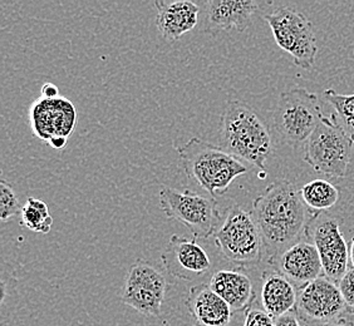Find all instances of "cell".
Listing matches in <instances>:
<instances>
[{
	"label": "cell",
	"instance_id": "obj_1",
	"mask_svg": "<svg viewBox=\"0 0 354 326\" xmlns=\"http://www.w3.org/2000/svg\"><path fill=\"white\" fill-rule=\"evenodd\" d=\"M308 207L300 191L288 180H278L254 200L252 213L259 229L268 262L306 238Z\"/></svg>",
	"mask_w": 354,
	"mask_h": 326
},
{
	"label": "cell",
	"instance_id": "obj_2",
	"mask_svg": "<svg viewBox=\"0 0 354 326\" xmlns=\"http://www.w3.org/2000/svg\"><path fill=\"white\" fill-rule=\"evenodd\" d=\"M220 132L225 150L266 172L274 143L266 123L254 109L239 101H230L221 115Z\"/></svg>",
	"mask_w": 354,
	"mask_h": 326
},
{
	"label": "cell",
	"instance_id": "obj_3",
	"mask_svg": "<svg viewBox=\"0 0 354 326\" xmlns=\"http://www.w3.org/2000/svg\"><path fill=\"white\" fill-rule=\"evenodd\" d=\"M177 153L187 177L214 198L225 195L235 178L248 172V167L230 152L198 137L178 147Z\"/></svg>",
	"mask_w": 354,
	"mask_h": 326
},
{
	"label": "cell",
	"instance_id": "obj_4",
	"mask_svg": "<svg viewBox=\"0 0 354 326\" xmlns=\"http://www.w3.org/2000/svg\"><path fill=\"white\" fill-rule=\"evenodd\" d=\"M323 116L317 95L307 89L293 88L280 93L272 126L283 142L299 148L306 146Z\"/></svg>",
	"mask_w": 354,
	"mask_h": 326
},
{
	"label": "cell",
	"instance_id": "obj_5",
	"mask_svg": "<svg viewBox=\"0 0 354 326\" xmlns=\"http://www.w3.org/2000/svg\"><path fill=\"white\" fill-rule=\"evenodd\" d=\"M218 251L232 264L239 266L259 265L264 256V244L252 213L232 204L214 233Z\"/></svg>",
	"mask_w": 354,
	"mask_h": 326
},
{
	"label": "cell",
	"instance_id": "obj_6",
	"mask_svg": "<svg viewBox=\"0 0 354 326\" xmlns=\"http://www.w3.org/2000/svg\"><path fill=\"white\" fill-rule=\"evenodd\" d=\"M353 143L335 113L323 116L304 146V161L319 173L343 178L347 175Z\"/></svg>",
	"mask_w": 354,
	"mask_h": 326
},
{
	"label": "cell",
	"instance_id": "obj_7",
	"mask_svg": "<svg viewBox=\"0 0 354 326\" xmlns=\"http://www.w3.org/2000/svg\"><path fill=\"white\" fill-rule=\"evenodd\" d=\"M158 196L166 218L185 224L195 238L206 240L214 236L221 218L215 198L165 186L160 189Z\"/></svg>",
	"mask_w": 354,
	"mask_h": 326
},
{
	"label": "cell",
	"instance_id": "obj_8",
	"mask_svg": "<svg viewBox=\"0 0 354 326\" xmlns=\"http://www.w3.org/2000/svg\"><path fill=\"white\" fill-rule=\"evenodd\" d=\"M266 21L272 29L274 39L280 49L292 55L299 68H313L318 47L312 21L307 15L290 7H280L266 14Z\"/></svg>",
	"mask_w": 354,
	"mask_h": 326
},
{
	"label": "cell",
	"instance_id": "obj_9",
	"mask_svg": "<svg viewBox=\"0 0 354 326\" xmlns=\"http://www.w3.org/2000/svg\"><path fill=\"white\" fill-rule=\"evenodd\" d=\"M306 238L318 250L324 276L338 284L349 269V250L339 221L326 212H310Z\"/></svg>",
	"mask_w": 354,
	"mask_h": 326
},
{
	"label": "cell",
	"instance_id": "obj_10",
	"mask_svg": "<svg viewBox=\"0 0 354 326\" xmlns=\"http://www.w3.org/2000/svg\"><path fill=\"white\" fill-rule=\"evenodd\" d=\"M32 132L55 150H62L75 132L77 109L64 97L46 99L39 97L29 108Z\"/></svg>",
	"mask_w": 354,
	"mask_h": 326
},
{
	"label": "cell",
	"instance_id": "obj_11",
	"mask_svg": "<svg viewBox=\"0 0 354 326\" xmlns=\"http://www.w3.org/2000/svg\"><path fill=\"white\" fill-rule=\"evenodd\" d=\"M167 291V281L161 270L146 260L131 266L123 286V304L146 316L158 318Z\"/></svg>",
	"mask_w": 354,
	"mask_h": 326
},
{
	"label": "cell",
	"instance_id": "obj_12",
	"mask_svg": "<svg viewBox=\"0 0 354 326\" xmlns=\"http://www.w3.org/2000/svg\"><path fill=\"white\" fill-rule=\"evenodd\" d=\"M295 311L307 323L346 321L348 313L354 314L343 299L338 284L324 275L298 289Z\"/></svg>",
	"mask_w": 354,
	"mask_h": 326
},
{
	"label": "cell",
	"instance_id": "obj_13",
	"mask_svg": "<svg viewBox=\"0 0 354 326\" xmlns=\"http://www.w3.org/2000/svg\"><path fill=\"white\" fill-rule=\"evenodd\" d=\"M161 261L170 275L185 281L204 278L212 269V260L198 241L178 235L171 236L161 253Z\"/></svg>",
	"mask_w": 354,
	"mask_h": 326
},
{
	"label": "cell",
	"instance_id": "obj_14",
	"mask_svg": "<svg viewBox=\"0 0 354 326\" xmlns=\"http://www.w3.org/2000/svg\"><path fill=\"white\" fill-rule=\"evenodd\" d=\"M298 289L323 276V266L317 247L308 240L293 245L269 262Z\"/></svg>",
	"mask_w": 354,
	"mask_h": 326
},
{
	"label": "cell",
	"instance_id": "obj_15",
	"mask_svg": "<svg viewBox=\"0 0 354 326\" xmlns=\"http://www.w3.org/2000/svg\"><path fill=\"white\" fill-rule=\"evenodd\" d=\"M205 30L210 35L236 29L244 32L250 27L258 3L252 0H210L206 3Z\"/></svg>",
	"mask_w": 354,
	"mask_h": 326
},
{
	"label": "cell",
	"instance_id": "obj_16",
	"mask_svg": "<svg viewBox=\"0 0 354 326\" xmlns=\"http://www.w3.org/2000/svg\"><path fill=\"white\" fill-rule=\"evenodd\" d=\"M157 9L156 26L165 41H176L191 32L198 21L200 8L189 0L155 1Z\"/></svg>",
	"mask_w": 354,
	"mask_h": 326
},
{
	"label": "cell",
	"instance_id": "obj_17",
	"mask_svg": "<svg viewBox=\"0 0 354 326\" xmlns=\"http://www.w3.org/2000/svg\"><path fill=\"white\" fill-rule=\"evenodd\" d=\"M186 305L200 326H227L234 314L229 304L209 284L191 287Z\"/></svg>",
	"mask_w": 354,
	"mask_h": 326
},
{
	"label": "cell",
	"instance_id": "obj_18",
	"mask_svg": "<svg viewBox=\"0 0 354 326\" xmlns=\"http://www.w3.org/2000/svg\"><path fill=\"white\" fill-rule=\"evenodd\" d=\"M298 287L281 272L266 270L261 275V305L274 319L295 311Z\"/></svg>",
	"mask_w": 354,
	"mask_h": 326
},
{
	"label": "cell",
	"instance_id": "obj_19",
	"mask_svg": "<svg viewBox=\"0 0 354 326\" xmlns=\"http://www.w3.org/2000/svg\"><path fill=\"white\" fill-rule=\"evenodd\" d=\"M209 286L229 304L232 313L249 310L257 299L252 279L240 270H218Z\"/></svg>",
	"mask_w": 354,
	"mask_h": 326
},
{
	"label": "cell",
	"instance_id": "obj_20",
	"mask_svg": "<svg viewBox=\"0 0 354 326\" xmlns=\"http://www.w3.org/2000/svg\"><path fill=\"white\" fill-rule=\"evenodd\" d=\"M300 195L312 213L324 212L338 202L339 189L324 180H314L301 187Z\"/></svg>",
	"mask_w": 354,
	"mask_h": 326
},
{
	"label": "cell",
	"instance_id": "obj_21",
	"mask_svg": "<svg viewBox=\"0 0 354 326\" xmlns=\"http://www.w3.org/2000/svg\"><path fill=\"white\" fill-rule=\"evenodd\" d=\"M21 224L30 231L48 233L53 224V218L47 204L38 198H29L21 207Z\"/></svg>",
	"mask_w": 354,
	"mask_h": 326
},
{
	"label": "cell",
	"instance_id": "obj_22",
	"mask_svg": "<svg viewBox=\"0 0 354 326\" xmlns=\"http://www.w3.org/2000/svg\"><path fill=\"white\" fill-rule=\"evenodd\" d=\"M323 97L333 107L342 127L354 142V95H339L334 89L328 88Z\"/></svg>",
	"mask_w": 354,
	"mask_h": 326
},
{
	"label": "cell",
	"instance_id": "obj_23",
	"mask_svg": "<svg viewBox=\"0 0 354 326\" xmlns=\"http://www.w3.org/2000/svg\"><path fill=\"white\" fill-rule=\"evenodd\" d=\"M21 211L18 198L14 193L12 184L7 180L0 181V218L3 222H7L10 218L15 216Z\"/></svg>",
	"mask_w": 354,
	"mask_h": 326
},
{
	"label": "cell",
	"instance_id": "obj_24",
	"mask_svg": "<svg viewBox=\"0 0 354 326\" xmlns=\"http://www.w3.org/2000/svg\"><path fill=\"white\" fill-rule=\"evenodd\" d=\"M243 326H275V319L263 309L250 307L245 311V320Z\"/></svg>",
	"mask_w": 354,
	"mask_h": 326
},
{
	"label": "cell",
	"instance_id": "obj_25",
	"mask_svg": "<svg viewBox=\"0 0 354 326\" xmlns=\"http://www.w3.org/2000/svg\"><path fill=\"white\" fill-rule=\"evenodd\" d=\"M338 286L346 304L354 313V267L349 266L347 272L338 282Z\"/></svg>",
	"mask_w": 354,
	"mask_h": 326
},
{
	"label": "cell",
	"instance_id": "obj_26",
	"mask_svg": "<svg viewBox=\"0 0 354 326\" xmlns=\"http://www.w3.org/2000/svg\"><path fill=\"white\" fill-rule=\"evenodd\" d=\"M275 326H303V323L300 321L297 311H292L275 319Z\"/></svg>",
	"mask_w": 354,
	"mask_h": 326
},
{
	"label": "cell",
	"instance_id": "obj_27",
	"mask_svg": "<svg viewBox=\"0 0 354 326\" xmlns=\"http://www.w3.org/2000/svg\"><path fill=\"white\" fill-rule=\"evenodd\" d=\"M41 92V98H46V99H55V98L61 97V95H59V88H58L55 84H53V83H50V82H47V83L43 84Z\"/></svg>",
	"mask_w": 354,
	"mask_h": 326
},
{
	"label": "cell",
	"instance_id": "obj_28",
	"mask_svg": "<svg viewBox=\"0 0 354 326\" xmlns=\"http://www.w3.org/2000/svg\"><path fill=\"white\" fill-rule=\"evenodd\" d=\"M301 323H303V326H351L347 321H332V323H307V321H301Z\"/></svg>",
	"mask_w": 354,
	"mask_h": 326
},
{
	"label": "cell",
	"instance_id": "obj_29",
	"mask_svg": "<svg viewBox=\"0 0 354 326\" xmlns=\"http://www.w3.org/2000/svg\"><path fill=\"white\" fill-rule=\"evenodd\" d=\"M349 261H351V266L354 267V236L351 242V249H349Z\"/></svg>",
	"mask_w": 354,
	"mask_h": 326
},
{
	"label": "cell",
	"instance_id": "obj_30",
	"mask_svg": "<svg viewBox=\"0 0 354 326\" xmlns=\"http://www.w3.org/2000/svg\"><path fill=\"white\" fill-rule=\"evenodd\" d=\"M353 326H354V324H353Z\"/></svg>",
	"mask_w": 354,
	"mask_h": 326
},
{
	"label": "cell",
	"instance_id": "obj_31",
	"mask_svg": "<svg viewBox=\"0 0 354 326\" xmlns=\"http://www.w3.org/2000/svg\"><path fill=\"white\" fill-rule=\"evenodd\" d=\"M198 326H200V325H198Z\"/></svg>",
	"mask_w": 354,
	"mask_h": 326
}]
</instances>
